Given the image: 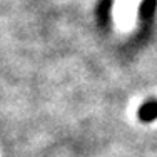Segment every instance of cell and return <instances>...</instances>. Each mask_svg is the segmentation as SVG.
<instances>
[{
    "mask_svg": "<svg viewBox=\"0 0 157 157\" xmlns=\"http://www.w3.org/2000/svg\"><path fill=\"white\" fill-rule=\"evenodd\" d=\"M157 0H144L140 5V17L142 18H149L152 15V12L155 10Z\"/></svg>",
    "mask_w": 157,
    "mask_h": 157,
    "instance_id": "7a4b0ae2",
    "label": "cell"
},
{
    "mask_svg": "<svg viewBox=\"0 0 157 157\" xmlns=\"http://www.w3.org/2000/svg\"><path fill=\"white\" fill-rule=\"evenodd\" d=\"M139 119L142 122H152L157 119V100H149L139 109Z\"/></svg>",
    "mask_w": 157,
    "mask_h": 157,
    "instance_id": "6da1fadb",
    "label": "cell"
}]
</instances>
